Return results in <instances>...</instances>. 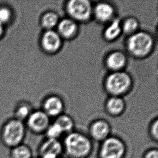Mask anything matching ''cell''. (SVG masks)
Wrapping results in <instances>:
<instances>
[{
  "instance_id": "14",
  "label": "cell",
  "mask_w": 158,
  "mask_h": 158,
  "mask_svg": "<svg viewBox=\"0 0 158 158\" xmlns=\"http://www.w3.org/2000/svg\"><path fill=\"white\" fill-rule=\"evenodd\" d=\"M64 101L57 95H52L45 99L43 104V111L50 118L57 117L64 113Z\"/></svg>"
},
{
  "instance_id": "6",
  "label": "cell",
  "mask_w": 158,
  "mask_h": 158,
  "mask_svg": "<svg viewBox=\"0 0 158 158\" xmlns=\"http://www.w3.org/2000/svg\"><path fill=\"white\" fill-rule=\"evenodd\" d=\"M94 4L88 0H70L65 4L68 17L78 23H85L91 20Z\"/></svg>"
},
{
  "instance_id": "26",
  "label": "cell",
  "mask_w": 158,
  "mask_h": 158,
  "mask_svg": "<svg viewBox=\"0 0 158 158\" xmlns=\"http://www.w3.org/2000/svg\"><path fill=\"white\" fill-rule=\"evenodd\" d=\"M3 24L1 23L0 22V36L2 34V32H3V26H2Z\"/></svg>"
},
{
  "instance_id": "18",
  "label": "cell",
  "mask_w": 158,
  "mask_h": 158,
  "mask_svg": "<svg viewBox=\"0 0 158 158\" xmlns=\"http://www.w3.org/2000/svg\"><path fill=\"white\" fill-rule=\"evenodd\" d=\"M123 34L130 36L139 30L140 22L136 17L128 16L121 21Z\"/></svg>"
},
{
  "instance_id": "16",
  "label": "cell",
  "mask_w": 158,
  "mask_h": 158,
  "mask_svg": "<svg viewBox=\"0 0 158 158\" xmlns=\"http://www.w3.org/2000/svg\"><path fill=\"white\" fill-rule=\"evenodd\" d=\"M121 21L116 17L106 24L103 31V38L105 41L109 42H114L123 34Z\"/></svg>"
},
{
  "instance_id": "17",
  "label": "cell",
  "mask_w": 158,
  "mask_h": 158,
  "mask_svg": "<svg viewBox=\"0 0 158 158\" xmlns=\"http://www.w3.org/2000/svg\"><path fill=\"white\" fill-rule=\"evenodd\" d=\"M60 19L57 13L55 11H48L41 17V25L45 30H55Z\"/></svg>"
},
{
  "instance_id": "25",
  "label": "cell",
  "mask_w": 158,
  "mask_h": 158,
  "mask_svg": "<svg viewBox=\"0 0 158 158\" xmlns=\"http://www.w3.org/2000/svg\"><path fill=\"white\" fill-rule=\"evenodd\" d=\"M11 13L8 9L6 8H0V22L1 23H4L10 18Z\"/></svg>"
},
{
  "instance_id": "12",
  "label": "cell",
  "mask_w": 158,
  "mask_h": 158,
  "mask_svg": "<svg viewBox=\"0 0 158 158\" xmlns=\"http://www.w3.org/2000/svg\"><path fill=\"white\" fill-rule=\"evenodd\" d=\"M126 53L121 50H114L109 52L105 57L104 63L108 70L112 72L124 71L128 63Z\"/></svg>"
},
{
  "instance_id": "7",
  "label": "cell",
  "mask_w": 158,
  "mask_h": 158,
  "mask_svg": "<svg viewBox=\"0 0 158 158\" xmlns=\"http://www.w3.org/2000/svg\"><path fill=\"white\" fill-rule=\"evenodd\" d=\"M88 135L94 143H101L112 135V126L105 119L94 120L88 126Z\"/></svg>"
},
{
  "instance_id": "15",
  "label": "cell",
  "mask_w": 158,
  "mask_h": 158,
  "mask_svg": "<svg viewBox=\"0 0 158 158\" xmlns=\"http://www.w3.org/2000/svg\"><path fill=\"white\" fill-rule=\"evenodd\" d=\"M126 103L122 97L110 96L106 101V113L112 117H118L122 115L126 110Z\"/></svg>"
},
{
  "instance_id": "4",
  "label": "cell",
  "mask_w": 158,
  "mask_h": 158,
  "mask_svg": "<svg viewBox=\"0 0 158 158\" xmlns=\"http://www.w3.org/2000/svg\"><path fill=\"white\" fill-rule=\"evenodd\" d=\"M26 137V127L23 122L16 119L6 122L0 131L2 144L10 149L23 143Z\"/></svg>"
},
{
  "instance_id": "13",
  "label": "cell",
  "mask_w": 158,
  "mask_h": 158,
  "mask_svg": "<svg viewBox=\"0 0 158 158\" xmlns=\"http://www.w3.org/2000/svg\"><path fill=\"white\" fill-rule=\"evenodd\" d=\"M79 24L68 17L60 19L55 30L63 40H72L78 35Z\"/></svg>"
},
{
  "instance_id": "22",
  "label": "cell",
  "mask_w": 158,
  "mask_h": 158,
  "mask_svg": "<svg viewBox=\"0 0 158 158\" xmlns=\"http://www.w3.org/2000/svg\"><path fill=\"white\" fill-rule=\"evenodd\" d=\"M148 135L155 143L158 142V118L156 117L151 122L148 127Z\"/></svg>"
},
{
  "instance_id": "24",
  "label": "cell",
  "mask_w": 158,
  "mask_h": 158,
  "mask_svg": "<svg viewBox=\"0 0 158 158\" xmlns=\"http://www.w3.org/2000/svg\"><path fill=\"white\" fill-rule=\"evenodd\" d=\"M141 158H158L157 148H151L144 151Z\"/></svg>"
},
{
  "instance_id": "20",
  "label": "cell",
  "mask_w": 158,
  "mask_h": 158,
  "mask_svg": "<svg viewBox=\"0 0 158 158\" xmlns=\"http://www.w3.org/2000/svg\"><path fill=\"white\" fill-rule=\"evenodd\" d=\"M10 158H33V153L30 146L22 143L11 148Z\"/></svg>"
},
{
  "instance_id": "9",
  "label": "cell",
  "mask_w": 158,
  "mask_h": 158,
  "mask_svg": "<svg viewBox=\"0 0 158 158\" xmlns=\"http://www.w3.org/2000/svg\"><path fill=\"white\" fill-rule=\"evenodd\" d=\"M39 158H59L63 156L62 140L45 138L38 148Z\"/></svg>"
},
{
  "instance_id": "23",
  "label": "cell",
  "mask_w": 158,
  "mask_h": 158,
  "mask_svg": "<svg viewBox=\"0 0 158 158\" xmlns=\"http://www.w3.org/2000/svg\"><path fill=\"white\" fill-rule=\"evenodd\" d=\"M30 109L28 106H22L17 110L16 113V118L15 119L19 120L21 122H23L24 119H27V118L30 115Z\"/></svg>"
},
{
  "instance_id": "2",
  "label": "cell",
  "mask_w": 158,
  "mask_h": 158,
  "mask_svg": "<svg viewBox=\"0 0 158 158\" xmlns=\"http://www.w3.org/2000/svg\"><path fill=\"white\" fill-rule=\"evenodd\" d=\"M155 44L154 37L151 33L139 30L127 37L125 47L127 52L132 57L143 59L151 55L154 51Z\"/></svg>"
},
{
  "instance_id": "5",
  "label": "cell",
  "mask_w": 158,
  "mask_h": 158,
  "mask_svg": "<svg viewBox=\"0 0 158 158\" xmlns=\"http://www.w3.org/2000/svg\"><path fill=\"white\" fill-rule=\"evenodd\" d=\"M127 152V145L124 139L112 135L99 143L97 158H125Z\"/></svg>"
},
{
  "instance_id": "27",
  "label": "cell",
  "mask_w": 158,
  "mask_h": 158,
  "mask_svg": "<svg viewBox=\"0 0 158 158\" xmlns=\"http://www.w3.org/2000/svg\"><path fill=\"white\" fill-rule=\"evenodd\" d=\"M66 158V157H64V156H61V157H60V158Z\"/></svg>"
},
{
  "instance_id": "3",
  "label": "cell",
  "mask_w": 158,
  "mask_h": 158,
  "mask_svg": "<svg viewBox=\"0 0 158 158\" xmlns=\"http://www.w3.org/2000/svg\"><path fill=\"white\" fill-rule=\"evenodd\" d=\"M133 84L132 77L125 70L110 73L104 81L105 91L110 96L123 97L130 91Z\"/></svg>"
},
{
  "instance_id": "10",
  "label": "cell",
  "mask_w": 158,
  "mask_h": 158,
  "mask_svg": "<svg viewBox=\"0 0 158 158\" xmlns=\"http://www.w3.org/2000/svg\"><path fill=\"white\" fill-rule=\"evenodd\" d=\"M63 41L56 30H45L42 36L41 44L45 52L55 55L62 49Z\"/></svg>"
},
{
  "instance_id": "21",
  "label": "cell",
  "mask_w": 158,
  "mask_h": 158,
  "mask_svg": "<svg viewBox=\"0 0 158 158\" xmlns=\"http://www.w3.org/2000/svg\"><path fill=\"white\" fill-rule=\"evenodd\" d=\"M44 135H45V138L59 140L65 135L61 128L54 122L50 124Z\"/></svg>"
},
{
  "instance_id": "19",
  "label": "cell",
  "mask_w": 158,
  "mask_h": 158,
  "mask_svg": "<svg viewBox=\"0 0 158 158\" xmlns=\"http://www.w3.org/2000/svg\"><path fill=\"white\" fill-rule=\"evenodd\" d=\"M54 122L59 125L65 135L75 130V120L69 114L63 113L56 118Z\"/></svg>"
},
{
  "instance_id": "1",
  "label": "cell",
  "mask_w": 158,
  "mask_h": 158,
  "mask_svg": "<svg viewBox=\"0 0 158 158\" xmlns=\"http://www.w3.org/2000/svg\"><path fill=\"white\" fill-rule=\"evenodd\" d=\"M66 158H89L94 150V143L87 134L79 131L65 135L62 140Z\"/></svg>"
},
{
  "instance_id": "8",
  "label": "cell",
  "mask_w": 158,
  "mask_h": 158,
  "mask_svg": "<svg viewBox=\"0 0 158 158\" xmlns=\"http://www.w3.org/2000/svg\"><path fill=\"white\" fill-rule=\"evenodd\" d=\"M27 120V127L34 135H44L51 124L50 118L43 111L31 113Z\"/></svg>"
},
{
  "instance_id": "11",
  "label": "cell",
  "mask_w": 158,
  "mask_h": 158,
  "mask_svg": "<svg viewBox=\"0 0 158 158\" xmlns=\"http://www.w3.org/2000/svg\"><path fill=\"white\" fill-rule=\"evenodd\" d=\"M115 13L114 5L110 2L101 1L94 5L92 17L99 23L106 24L116 17Z\"/></svg>"
}]
</instances>
